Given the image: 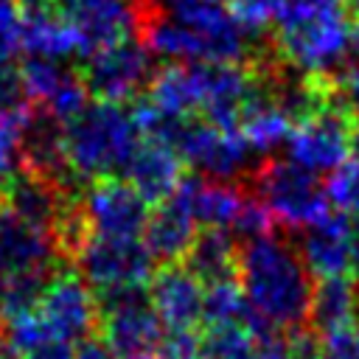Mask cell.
<instances>
[{"mask_svg":"<svg viewBox=\"0 0 359 359\" xmlns=\"http://www.w3.org/2000/svg\"><path fill=\"white\" fill-rule=\"evenodd\" d=\"M252 70H255V84H252V93H250L244 109H241L238 135L244 137V143L250 146V151L255 157H269L272 151H278L289 143L294 121L275 104V98L269 95L255 65H252Z\"/></svg>","mask_w":359,"mask_h":359,"instance_id":"d6986e66","label":"cell"},{"mask_svg":"<svg viewBox=\"0 0 359 359\" xmlns=\"http://www.w3.org/2000/svg\"><path fill=\"white\" fill-rule=\"evenodd\" d=\"M236 280L272 331L292 334L309 323L314 283L292 241L266 236L238 244Z\"/></svg>","mask_w":359,"mask_h":359,"instance_id":"6da1fadb","label":"cell"},{"mask_svg":"<svg viewBox=\"0 0 359 359\" xmlns=\"http://www.w3.org/2000/svg\"><path fill=\"white\" fill-rule=\"evenodd\" d=\"M351 115L339 101H331L294 123L286 143L289 160L311 174H331L351 160Z\"/></svg>","mask_w":359,"mask_h":359,"instance_id":"ba28073f","label":"cell"},{"mask_svg":"<svg viewBox=\"0 0 359 359\" xmlns=\"http://www.w3.org/2000/svg\"><path fill=\"white\" fill-rule=\"evenodd\" d=\"M70 199H73V194H65L59 185L36 177L31 171H22V168L3 182V205L14 216L28 222L31 227L50 233V236H53L65 208L70 205Z\"/></svg>","mask_w":359,"mask_h":359,"instance_id":"e0dca14e","label":"cell"},{"mask_svg":"<svg viewBox=\"0 0 359 359\" xmlns=\"http://www.w3.org/2000/svg\"><path fill=\"white\" fill-rule=\"evenodd\" d=\"M0 334H3V320H0Z\"/></svg>","mask_w":359,"mask_h":359,"instance_id":"f6af8a7d","label":"cell"},{"mask_svg":"<svg viewBox=\"0 0 359 359\" xmlns=\"http://www.w3.org/2000/svg\"><path fill=\"white\" fill-rule=\"evenodd\" d=\"M199 233V224L185 202H180L174 194L163 202H157L154 210H149V222L143 227V244L154 264H182L194 238Z\"/></svg>","mask_w":359,"mask_h":359,"instance_id":"ac0fdd59","label":"cell"},{"mask_svg":"<svg viewBox=\"0 0 359 359\" xmlns=\"http://www.w3.org/2000/svg\"><path fill=\"white\" fill-rule=\"evenodd\" d=\"M104 345L115 359H154L163 351L165 328L149 303L146 286H118L95 292Z\"/></svg>","mask_w":359,"mask_h":359,"instance_id":"5b68a950","label":"cell"},{"mask_svg":"<svg viewBox=\"0 0 359 359\" xmlns=\"http://www.w3.org/2000/svg\"><path fill=\"white\" fill-rule=\"evenodd\" d=\"M328 202L337 208V213L348 219H359V163L348 160L337 171H331L325 182Z\"/></svg>","mask_w":359,"mask_h":359,"instance_id":"4316f807","label":"cell"},{"mask_svg":"<svg viewBox=\"0 0 359 359\" xmlns=\"http://www.w3.org/2000/svg\"><path fill=\"white\" fill-rule=\"evenodd\" d=\"M123 180L151 205L163 202L174 194V188L182 180V160L177 157L174 149L151 140H140L137 151L132 154Z\"/></svg>","mask_w":359,"mask_h":359,"instance_id":"44dd1931","label":"cell"},{"mask_svg":"<svg viewBox=\"0 0 359 359\" xmlns=\"http://www.w3.org/2000/svg\"><path fill=\"white\" fill-rule=\"evenodd\" d=\"M205 3H210V0H154V6H160V8L168 11V14H180V11L205 6Z\"/></svg>","mask_w":359,"mask_h":359,"instance_id":"f35d334b","label":"cell"},{"mask_svg":"<svg viewBox=\"0 0 359 359\" xmlns=\"http://www.w3.org/2000/svg\"><path fill=\"white\" fill-rule=\"evenodd\" d=\"M252 353L255 339L238 325L208 328L202 334V359H252Z\"/></svg>","mask_w":359,"mask_h":359,"instance_id":"484cf974","label":"cell"},{"mask_svg":"<svg viewBox=\"0 0 359 359\" xmlns=\"http://www.w3.org/2000/svg\"><path fill=\"white\" fill-rule=\"evenodd\" d=\"M20 22H22L20 0H0V34L20 39Z\"/></svg>","mask_w":359,"mask_h":359,"instance_id":"e575fe53","label":"cell"},{"mask_svg":"<svg viewBox=\"0 0 359 359\" xmlns=\"http://www.w3.org/2000/svg\"><path fill=\"white\" fill-rule=\"evenodd\" d=\"M345 3H353V6H356V8H359V0H345Z\"/></svg>","mask_w":359,"mask_h":359,"instance_id":"ee69618b","label":"cell"},{"mask_svg":"<svg viewBox=\"0 0 359 359\" xmlns=\"http://www.w3.org/2000/svg\"><path fill=\"white\" fill-rule=\"evenodd\" d=\"M53 6L76 25L84 56L135 36L143 20V6L135 0H56Z\"/></svg>","mask_w":359,"mask_h":359,"instance_id":"7c38bea8","label":"cell"},{"mask_svg":"<svg viewBox=\"0 0 359 359\" xmlns=\"http://www.w3.org/2000/svg\"><path fill=\"white\" fill-rule=\"evenodd\" d=\"M132 109L93 98L79 115L65 121V154L76 180L121 177L140 146Z\"/></svg>","mask_w":359,"mask_h":359,"instance_id":"7a4b0ae2","label":"cell"},{"mask_svg":"<svg viewBox=\"0 0 359 359\" xmlns=\"http://www.w3.org/2000/svg\"><path fill=\"white\" fill-rule=\"evenodd\" d=\"M160 356L163 359H202V334L196 328L165 331Z\"/></svg>","mask_w":359,"mask_h":359,"instance_id":"1f68e13d","label":"cell"},{"mask_svg":"<svg viewBox=\"0 0 359 359\" xmlns=\"http://www.w3.org/2000/svg\"><path fill=\"white\" fill-rule=\"evenodd\" d=\"M250 180L255 182V196L266 205L272 219L289 230H303L331 213L325 185L317 180V174L306 171L289 157H266L255 165Z\"/></svg>","mask_w":359,"mask_h":359,"instance_id":"277c9868","label":"cell"},{"mask_svg":"<svg viewBox=\"0 0 359 359\" xmlns=\"http://www.w3.org/2000/svg\"><path fill=\"white\" fill-rule=\"evenodd\" d=\"M351 278L359 283V219H351Z\"/></svg>","mask_w":359,"mask_h":359,"instance_id":"74e56055","label":"cell"},{"mask_svg":"<svg viewBox=\"0 0 359 359\" xmlns=\"http://www.w3.org/2000/svg\"><path fill=\"white\" fill-rule=\"evenodd\" d=\"M252 359H294V356H292L286 339H280V337H266V339L255 342Z\"/></svg>","mask_w":359,"mask_h":359,"instance_id":"d590c367","label":"cell"},{"mask_svg":"<svg viewBox=\"0 0 359 359\" xmlns=\"http://www.w3.org/2000/svg\"><path fill=\"white\" fill-rule=\"evenodd\" d=\"M351 160L359 163V126H353L351 132Z\"/></svg>","mask_w":359,"mask_h":359,"instance_id":"60d3db41","label":"cell"},{"mask_svg":"<svg viewBox=\"0 0 359 359\" xmlns=\"http://www.w3.org/2000/svg\"><path fill=\"white\" fill-rule=\"evenodd\" d=\"M20 359H76V348L70 342H62V339H42L36 342L34 348H28Z\"/></svg>","mask_w":359,"mask_h":359,"instance_id":"836d02e7","label":"cell"},{"mask_svg":"<svg viewBox=\"0 0 359 359\" xmlns=\"http://www.w3.org/2000/svg\"><path fill=\"white\" fill-rule=\"evenodd\" d=\"M59 258L50 233L31 227L0 202V278L56 272Z\"/></svg>","mask_w":359,"mask_h":359,"instance_id":"9a60e30c","label":"cell"},{"mask_svg":"<svg viewBox=\"0 0 359 359\" xmlns=\"http://www.w3.org/2000/svg\"><path fill=\"white\" fill-rule=\"evenodd\" d=\"M171 149L205 180L238 182V177H250L258 165L238 129H219L205 118H185Z\"/></svg>","mask_w":359,"mask_h":359,"instance_id":"8992f818","label":"cell"},{"mask_svg":"<svg viewBox=\"0 0 359 359\" xmlns=\"http://www.w3.org/2000/svg\"><path fill=\"white\" fill-rule=\"evenodd\" d=\"M79 208L93 236L140 238L149 222V202L121 177L95 180L79 194Z\"/></svg>","mask_w":359,"mask_h":359,"instance_id":"8fae6325","label":"cell"},{"mask_svg":"<svg viewBox=\"0 0 359 359\" xmlns=\"http://www.w3.org/2000/svg\"><path fill=\"white\" fill-rule=\"evenodd\" d=\"M202 280L185 264H165L149 280V303L165 331H185L202 323Z\"/></svg>","mask_w":359,"mask_h":359,"instance_id":"5bb4252c","label":"cell"},{"mask_svg":"<svg viewBox=\"0 0 359 359\" xmlns=\"http://www.w3.org/2000/svg\"><path fill=\"white\" fill-rule=\"evenodd\" d=\"M154 359H163V356H154Z\"/></svg>","mask_w":359,"mask_h":359,"instance_id":"bcb514c9","label":"cell"},{"mask_svg":"<svg viewBox=\"0 0 359 359\" xmlns=\"http://www.w3.org/2000/svg\"><path fill=\"white\" fill-rule=\"evenodd\" d=\"M199 84V112L208 123L219 129H238L241 109L252 93L255 70L252 65H194Z\"/></svg>","mask_w":359,"mask_h":359,"instance_id":"4fadbf2b","label":"cell"},{"mask_svg":"<svg viewBox=\"0 0 359 359\" xmlns=\"http://www.w3.org/2000/svg\"><path fill=\"white\" fill-rule=\"evenodd\" d=\"M20 121L22 118L0 115V180L3 182L22 168V160H20Z\"/></svg>","mask_w":359,"mask_h":359,"instance_id":"4dcf8cb0","label":"cell"},{"mask_svg":"<svg viewBox=\"0 0 359 359\" xmlns=\"http://www.w3.org/2000/svg\"><path fill=\"white\" fill-rule=\"evenodd\" d=\"M294 250L317 280L351 275V219L331 210L320 222L297 230Z\"/></svg>","mask_w":359,"mask_h":359,"instance_id":"2e32d148","label":"cell"},{"mask_svg":"<svg viewBox=\"0 0 359 359\" xmlns=\"http://www.w3.org/2000/svg\"><path fill=\"white\" fill-rule=\"evenodd\" d=\"M272 28H275L272 34L275 59L303 76L320 81H337L351 62L356 25L351 22L348 8L306 20L275 22Z\"/></svg>","mask_w":359,"mask_h":359,"instance_id":"3957f363","label":"cell"},{"mask_svg":"<svg viewBox=\"0 0 359 359\" xmlns=\"http://www.w3.org/2000/svg\"><path fill=\"white\" fill-rule=\"evenodd\" d=\"M233 17L250 31V34H264L269 25H275L283 0H224Z\"/></svg>","mask_w":359,"mask_h":359,"instance_id":"f1b7e54d","label":"cell"},{"mask_svg":"<svg viewBox=\"0 0 359 359\" xmlns=\"http://www.w3.org/2000/svg\"><path fill=\"white\" fill-rule=\"evenodd\" d=\"M20 48L25 50V56H39V59H53V62L84 56L76 25L67 17H62L56 8L22 11Z\"/></svg>","mask_w":359,"mask_h":359,"instance_id":"ffe728a7","label":"cell"},{"mask_svg":"<svg viewBox=\"0 0 359 359\" xmlns=\"http://www.w3.org/2000/svg\"><path fill=\"white\" fill-rule=\"evenodd\" d=\"M76 359H115V356H112V351L101 339H87L76 351Z\"/></svg>","mask_w":359,"mask_h":359,"instance_id":"8d00e7d4","label":"cell"},{"mask_svg":"<svg viewBox=\"0 0 359 359\" xmlns=\"http://www.w3.org/2000/svg\"><path fill=\"white\" fill-rule=\"evenodd\" d=\"M0 202H3V180H0Z\"/></svg>","mask_w":359,"mask_h":359,"instance_id":"7bdbcfd3","label":"cell"},{"mask_svg":"<svg viewBox=\"0 0 359 359\" xmlns=\"http://www.w3.org/2000/svg\"><path fill=\"white\" fill-rule=\"evenodd\" d=\"M36 317L48 337L70 345L87 342L101 323L95 292L79 272H53L39 297Z\"/></svg>","mask_w":359,"mask_h":359,"instance_id":"9c48e42d","label":"cell"},{"mask_svg":"<svg viewBox=\"0 0 359 359\" xmlns=\"http://www.w3.org/2000/svg\"><path fill=\"white\" fill-rule=\"evenodd\" d=\"M135 3H140V6H154V0H135Z\"/></svg>","mask_w":359,"mask_h":359,"instance_id":"b9f144b4","label":"cell"},{"mask_svg":"<svg viewBox=\"0 0 359 359\" xmlns=\"http://www.w3.org/2000/svg\"><path fill=\"white\" fill-rule=\"evenodd\" d=\"M320 359H359V323L320 334Z\"/></svg>","mask_w":359,"mask_h":359,"instance_id":"f546056e","label":"cell"},{"mask_svg":"<svg viewBox=\"0 0 359 359\" xmlns=\"http://www.w3.org/2000/svg\"><path fill=\"white\" fill-rule=\"evenodd\" d=\"M334 87H337V101H339V107H342L351 118L359 121V65H348V67L339 73V79L334 81Z\"/></svg>","mask_w":359,"mask_h":359,"instance_id":"d6a6232c","label":"cell"},{"mask_svg":"<svg viewBox=\"0 0 359 359\" xmlns=\"http://www.w3.org/2000/svg\"><path fill=\"white\" fill-rule=\"evenodd\" d=\"M79 76L93 98L123 104L149 87L154 76V56L140 36H126L87 53Z\"/></svg>","mask_w":359,"mask_h":359,"instance_id":"52a82bcc","label":"cell"},{"mask_svg":"<svg viewBox=\"0 0 359 359\" xmlns=\"http://www.w3.org/2000/svg\"><path fill=\"white\" fill-rule=\"evenodd\" d=\"M272 227H275L272 213L266 210V205H264L255 194H250L247 202H244V208H241V213L236 216V222H233V227H230V236H233L238 244H247V241L272 236Z\"/></svg>","mask_w":359,"mask_h":359,"instance_id":"83f0119b","label":"cell"},{"mask_svg":"<svg viewBox=\"0 0 359 359\" xmlns=\"http://www.w3.org/2000/svg\"><path fill=\"white\" fill-rule=\"evenodd\" d=\"M56 0H20L22 11H39V8H50Z\"/></svg>","mask_w":359,"mask_h":359,"instance_id":"ab89813d","label":"cell"},{"mask_svg":"<svg viewBox=\"0 0 359 359\" xmlns=\"http://www.w3.org/2000/svg\"><path fill=\"white\" fill-rule=\"evenodd\" d=\"M146 98L174 118H194V112H199V84L194 65L157 67L146 87Z\"/></svg>","mask_w":359,"mask_h":359,"instance_id":"cb8c5ba5","label":"cell"},{"mask_svg":"<svg viewBox=\"0 0 359 359\" xmlns=\"http://www.w3.org/2000/svg\"><path fill=\"white\" fill-rule=\"evenodd\" d=\"M238 264V241L227 230H208L202 227L185 255V266L202 280V286L236 278Z\"/></svg>","mask_w":359,"mask_h":359,"instance_id":"603a6c76","label":"cell"},{"mask_svg":"<svg viewBox=\"0 0 359 359\" xmlns=\"http://www.w3.org/2000/svg\"><path fill=\"white\" fill-rule=\"evenodd\" d=\"M359 323V283L351 275L323 278L311 289L309 325L317 334Z\"/></svg>","mask_w":359,"mask_h":359,"instance_id":"7402d4cb","label":"cell"},{"mask_svg":"<svg viewBox=\"0 0 359 359\" xmlns=\"http://www.w3.org/2000/svg\"><path fill=\"white\" fill-rule=\"evenodd\" d=\"M50 278H53V272H31V275L0 278V320L8 323L14 317L36 311L39 297H42Z\"/></svg>","mask_w":359,"mask_h":359,"instance_id":"d4e9b609","label":"cell"},{"mask_svg":"<svg viewBox=\"0 0 359 359\" xmlns=\"http://www.w3.org/2000/svg\"><path fill=\"white\" fill-rule=\"evenodd\" d=\"M73 261L79 266V275L95 292L118 286H146L154 275V258L140 238L90 236Z\"/></svg>","mask_w":359,"mask_h":359,"instance_id":"30bf717a","label":"cell"}]
</instances>
